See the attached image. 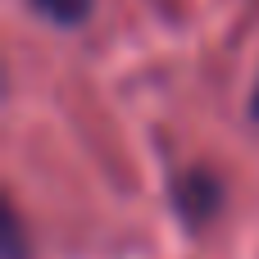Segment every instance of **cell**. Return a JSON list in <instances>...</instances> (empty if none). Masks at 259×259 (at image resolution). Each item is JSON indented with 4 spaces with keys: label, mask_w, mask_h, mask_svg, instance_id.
Returning a JSON list of instances; mask_svg holds the SVG:
<instances>
[{
    "label": "cell",
    "mask_w": 259,
    "mask_h": 259,
    "mask_svg": "<svg viewBox=\"0 0 259 259\" xmlns=\"http://www.w3.org/2000/svg\"><path fill=\"white\" fill-rule=\"evenodd\" d=\"M5 259H23V223L14 209H5Z\"/></svg>",
    "instance_id": "cell-3"
},
{
    "label": "cell",
    "mask_w": 259,
    "mask_h": 259,
    "mask_svg": "<svg viewBox=\"0 0 259 259\" xmlns=\"http://www.w3.org/2000/svg\"><path fill=\"white\" fill-rule=\"evenodd\" d=\"M91 5L96 0H32V9L41 18H50L55 27H82L91 18Z\"/></svg>",
    "instance_id": "cell-2"
},
{
    "label": "cell",
    "mask_w": 259,
    "mask_h": 259,
    "mask_svg": "<svg viewBox=\"0 0 259 259\" xmlns=\"http://www.w3.org/2000/svg\"><path fill=\"white\" fill-rule=\"evenodd\" d=\"M219 205H223V187H219L209 173H187V178L178 182V214H182L191 228H200L205 219H214Z\"/></svg>",
    "instance_id": "cell-1"
},
{
    "label": "cell",
    "mask_w": 259,
    "mask_h": 259,
    "mask_svg": "<svg viewBox=\"0 0 259 259\" xmlns=\"http://www.w3.org/2000/svg\"><path fill=\"white\" fill-rule=\"evenodd\" d=\"M250 118H259V87H255V96H250Z\"/></svg>",
    "instance_id": "cell-4"
}]
</instances>
